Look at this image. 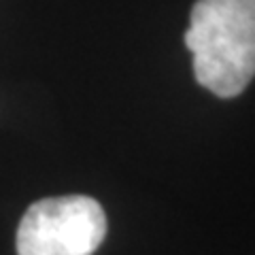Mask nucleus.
<instances>
[{
  "label": "nucleus",
  "instance_id": "nucleus-1",
  "mask_svg": "<svg viewBox=\"0 0 255 255\" xmlns=\"http://www.w3.org/2000/svg\"><path fill=\"white\" fill-rule=\"evenodd\" d=\"M183 41L204 90L241 96L255 77V0H196Z\"/></svg>",
  "mask_w": 255,
  "mask_h": 255
},
{
  "label": "nucleus",
  "instance_id": "nucleus-2",
  "mask_svg": "<svg viewBox=\"0 0 255 255\" xmlns=\"http://www.w3.org/2000/svg\"><path fill=\"white\" fill-rule=\"evenodd\" d=\"M107 236V215L90 196L43 198L19 221L17 255H94Z\"/></svg>",
  "mask_w": 255,
  "mask_h": 255
}]
</instances>
